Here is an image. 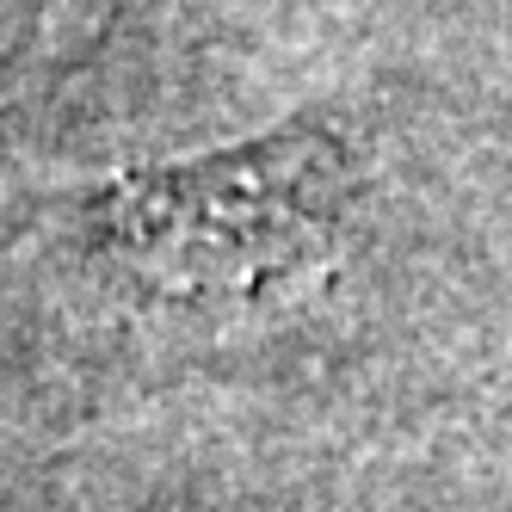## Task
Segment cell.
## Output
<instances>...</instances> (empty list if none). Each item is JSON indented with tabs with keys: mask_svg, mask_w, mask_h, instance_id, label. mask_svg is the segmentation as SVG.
Here are the masks:
<instances>
[{
	"mask_svg": "<svg viewBox=\"0 0 512 512\" xmlns=\"http://www.w3.org/2000/svg\"><path fill=\"white\" fill-rule=\"evenodd\" d=\"M321 155L266 149L216 161L204 173H167L118 198V241L173 284H253L315 260Z\"/></svg>",
	"mask_w": 512,
	"mask_h": 512,
	"instance_id": "6da1fadb",
	"label": "cell"
}]
</instances>
